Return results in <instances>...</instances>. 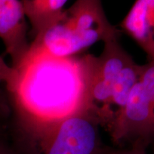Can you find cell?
<instances>
[{
    "mask_svg": "<svg viewBox=\"0 0 154 154\" xmlns=\"http://www.w3.org/2000/svg\"><path fill=\"white\" fill-rule=\"evenodd\" d=\"M99 119L91 112L72 116L32 136L15 138L19 154H104Z\"/></svg>",
    "mask_w": 154,
    "mask_h": 154,
    "instance_id": "obj_2",
    "label": "cell"
},
{
    "mask_svg": "<svg viewBox=\"0 0 154 154\" xmlns=\"http://www.w3.org/2000/svg\"><path fill=\"white\" fill-rule=\"evenodd\" d=\"M14 74V69L9 66L0 56V84H5L6 87H8L13 82Z\"/></svg>",
    "mask_w": 154,
    "mask_h": 154,
    "instance_id": "obj_12",
    "label": "cell"
},
{
    "mask_svg": "<svg viewBox=\"0 0 154 154\" xmlns=\"http://www.w3.org/2000/svg\"><path fill=\"white\" fill-rule=\"evenodd\" d=\"M140 69L141 65L132 61L121 71L113 82L111 86V101L113 119L126 105L133 88L139 82Z\"/></svg>",
    "mask_w": 154,
    "mask_h": 154,
    "instance_id": "obj_9",
    "label": "cell"
},
{
    "mask_svg": "<svg viewBox=\"0 0 154 154\" xmlns=\"http://www.w3.org/2000/svg\"><path fill=\"white\" fill-rule=\"evenodd\" d=\"M153 154H154V147H153Z\"/></svg>",
    "mask_w": 154,
    "mask_h": 154,
    "instance_id": "obj_15",
    "label": "cell"
},
{
    "mask_svg": "<svg viewBox=\"0 0 154 154\" xmlns=\"http://www.w3.org/2000/svg\"><path fill=\"white\" fill-rule=\"evenodd\" d=\"M139 82L154 107V60L141 65Z\"/></svg>",
    "mask_w": 154,
    "mask_h": 154,
    "instance_id": "obj_10",
    "label": "cell"
},
{
    "mask_svg": "<svg viewBox=\"0 0 154 154\" xmlns=\"http://www.w3.org/2000/svg\"><path fill=\"white\" fill-rule=\"evenodd\" d=\"M26 18L29 21L34 38L42 36L64 16L66 0L22 1Z\"/></svg>",
    "mask_w": 154,
    "mask_h": 154,
    "instance_id": "obj_7",
    "label": "cell"
},
{
    "mask_svg": "<svg viewBox=\"0 0 154 154\" xmlns=\"http://www.w3.org/2000/svg\"><path fill=\"white\" fill-rule=\"evenodd\" d=\"M94 57L57 58L30 44L7 88L14 104L15 138L38 134L74 115L94 113L89 98Z\"/></svg>",
    "mask_w": 154,
    "mask_h": 154,
    "instance_id": "obj_1",
    "label": "cell"
},
{
    "mask_svg": "<svg viewBox=\"0 0 154 154\" xmlns=\"http://www.w3.org/2000/svg\"><path fill=\"white\" fill-rule=\"evenodd\" d=\"M62 22L74 32L84 48L97 42L119 38L120 30L109 22L97 0H79L65 10Z\"/></svg>",
    "mask_w": 154,
    "mask_h": 154,
    "instance_id": "obj_4",
    "label": "cell"
},
{
    "mask_svg": "<svg viewBox=\"0 0 154 154\" xmlns=\"http://www.w3.org/2000/svg\"><path fill=\"white\" fill-rule=\"evenodd\" d=\"M114 143L154 140V107L138 82L108 128Z\"/></svg>",
    "mask_w": 154,
    "mask_h": 154,
    "instance_id": "obj_3",
    "label": "cell"
},
{
    "mask_svg": "<svg viewBox=\"0 0 154 154\" xmlns=\"http://www.w3.org/2000/svg\"><path fill=\"white\" fill-rule=\"evenodd\" d=\"M0 154H19L14 146L5 139L4 136H0Z\"/></svg>",
    "mask_w": 154,
    "mask_h": 154,
    "instance_id": "obj_13",
    "label": "cell"
},
{
    "mask_svg": "<svg viewBox=\"0 0 154 154\" xmlns=\"http://www.w3.org/2000/svg\"><path fill=\"white\" fill-rule=\"evenodd\" d=\"M3 134H4V128L2 126V124H0V136H3Z\"/></svg>",
    "mask_w": 154,
    "mask_h": 154,
    "instance_id": "obj_14",
    "label": "cell"
},
{
    "mask_svg": "<svg viewBox=\"0 0 154 154\" xmlns=\"http://www.w3.org/2000/svg\"><path fill=\"white\" fill-rule=\"evenodd\" d=\"M120 26L154 60V0L135 2Z\"/></svg>",
    "mask_w": 154,
    "mask_h": 154,
    "instance_id": "obj_6",
    "label": "cell"
},
{
    "mask_svg": "<svg viewBox=\"0 0 154 154\" xmlns=\"http://www.w3.org/2000/svg\"><path fill=\"white\" fill-rule=\"evenodd\" d=\"M149 144L143 140H138L127 149H112L107 148L104 154H147L146 149Z\"/></svg>",
    "mask_w": 154,
    "mask_h": 154,
    "instance_id": "obj_11",
    "label": "cell"
},
{
    "mask_svg": "<svg viewBox=\"0 0 154 154\" xmlns=\"http://www.w3.org/2000/svg\"><path fill=\"white\" fill-rule=\"evenodd\" d=\"M27 26L22 1L0 0V38L16 68L30 48L28 43Z\"/></svg>",
    "mask_w": 154,
    "mask_h": 154,
    "instance_id": "obj_5",
    "label": "cell"
},
{
    "mask_svg": "<svg viewBox=\"0 0 154 154\" xmlns=\"http://www.w3.org/2000/svg\"><path fill=\"white\" fill-rule=\"evenodd\" d=\"M132 61L131 57L121 47L119 38H113L104 42L101 54L96 57V66L103 79L112 86L121 71Z\"/></svg>",
    "mask_w": 154,
    "mask_h": 154,
    "instance_id": "obj_8",
    "label": "cell"
}]
</instances>
